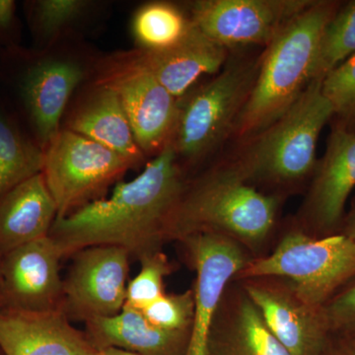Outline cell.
Instances as JSON below:
<instances>
[{"instance_id": "6da1fadb", "label": "cell", "mask_w": 355, "mask_h": 355, "mask_svg": "<svg viewBox=\"0 0 355 355\" xmlns=\"http://www.w3.org/2000/svg\"><path fill=\"white\" fill-rule=\"evenodd\" d=\"M188 180L171 142L132 181L121 182L99 198L57 218L51 239L64 258L88 247L118 246L141 260L162 251L170 221Z\"/></svg>"}, {"instance_id": "7a4b0ae2", "label": "cell", "mask_w": 355, "mask_h": 355, "mask_svg": "<svg viewBox=\"0 0 355 355\" xmlns=\"http://www.w3.org/2000/svg\"><path fill=\"white\" fill-rule=\"evenodd\" d=\"M284 198L261 191L247 181L234 161L189 182L170 221L168 242L216 233L239 243L253 259L277 242Z\"/></svg>"}, {"instance_id": "3957f363", "label": "cell", "mask_w": 355, "mask_h": 355, "mask_svg": "<svg viewBox=\"0 0 355 355\" xmlns=\"http://www.w3.org/2000/svg\"><path fill=\"white\" fill-rule=\"evenodd\" d=\"M340 6L312 1L266 46L253 87L236 121V137L251 139L297 101L312 83L322 33Z\"/></svg>"}, {"instance_id": "277c9868", "label": "cell", "mask_w": 355, "mask_h": 355, "mask_svg": "<svg viewBox=\"0 0 355 355\" xmlns=\"http://www.w3.org/2000/svg\"><path fill=\"white\" fill-rule=\"evenodd\" d=\"M322 83L312 81L286 113L250 139L234 161L250 184L284 198V191L311 181L317 166L318 140L335 116Z\"/></svg>"}, {"instance_id": "5b68a950", "label": "cell", "mask_w": 355, "mask_h": 355, "mask_svg": "<svg viewBox=\"0 0 355 355\" xmlns=\"http://www.w3.org/2000/svg\"><path fill=\"white\" fill-rule=\"evenodd\" d=\"M80 60L21 46L0 51L2 97L30 135L46 149L62 128L70 99L92 73Z\"/></svg>"}, {"instance_id": "8992f818", "label": "cell", "mask_w": 355, "mask_h": 355, "mask_svg": "<svg viewBox=\"0 0 355 355\" xmlns=\"http://www.w3.org/2000/svg\"><path fill=\"white\" fill-rule=\"evenodd\" d=\"M259 277L288 279L303 300L323 307L355 277V240L342 233L312 237L291 224L268 254L252 259L234 279Z\"/></svg>"}, {"instance_id": "52a82bcc", "label": "cell", "mask_w": 355, "mask_h": 355, "mask_svg": "<svg viewBox=\"0 0 355 355\" xmlns=\"http://www.w3.org/2000/svg\"><path fill=\"white\" fill-rule=\"evenodd\" d=\"M258 62L227 60L209 83L180 100L171 144L188 164L207 157L234 130L258 73Z\"/></svg>"}, {"instance_id": "ba28073f", "label": "cell", "mask_w": 355, "mask_h": 355, "mask_svg": "<svg viewBox=\"0 0 355 355\" xmlns=\"http://www.w3.org/2000/svg\"><path fill=\"white\" fill-rule=\"evenodd\" d=\"M133 165L111 149L60 128L44 149L43 175L58 207V218L101 198Z\"/></svg>"}, {"instance_id": "9c48e42d", "label": "cell", "mask_w": 355, "mask_h": 355, "mask_svg": "<svg viewBox=\"0 0 355 355\" xmlns=\"http://www.w3.org/2000/svg\"><path fill=\"white\" fill-rule=\"evenodd\" d=\"M92 81L118 95L146 157L157 155L171 141L180 100L140 64L133 51H120L98 62Z\"/></svg>"}, {"instance_id": "30bf717a", "label": "cell", "mask_w": 355, "mask_h": 355, "mask_svg": "<svg viewBox=\"0 0 355 355\" xmlns=\"http://www.w3.org/2000/svg\"><path fill=\"white\" fill-rule=\"evenodd\" d=\"M355 188V132L338 121L329 135L326 153L313 174L294 227L312 237L338 234L345 205Z\"/></svg>"}, {"instance_id": "8fae6325", "label": "cell", "mask_w": 355, "mask_h": 355, "mask_svg": "<svg viewBox=\"0 0 355 355\" xmlns=\"http://www.w3.org/2000/svg\"><path fill=\"white\" fill-rule=\"evenodd\" d=\"M64 280L62 312L87 323L119 314L125 304L130 252L118 246H94L74 254Z\"/></svg>"}, {"instance_id": "7c38bea8", "label": "cell", "mask_w": 355, "mask_h": 355, "mask_svg": "<svg viewBox=\"0 0 355 355\" xmlns=\"http://www.w3.org/2000/svg\"><path fill=\"white\" fill-rule=\"evenodd\" d=\"M193 282L196 310L186 355H207L214 315L228 284L253 259L239 243L216 233H197L180 240Z\"/></svg>"}, {"instance_id": "4fadbf2b", "label": "cell", "mask_w": 355, "mask_h": 355, "mask_svg": "<svg viewBox=\"0 0 355 355\" xmlns=\"http://www.w3.org/2000/svg\"><path fill=\"white\" fill-rule=\"evenodd\" d=\"M309 0H200L191 6L190 20L224 48L268 46Z\"/></svg>"}, {"instance_id": "5bb4252c", "label": "cell", "mask_w": 355, "mask_h": 355, "mask_svg": "<svg viewBox=\"0 0 355 355\" xmlns=\"http://www.w3.org/2000/svg\"><path fill=\"white\" fill-rule=\"evenodd\" d=\"M239 282L268 328L289 354H324L331 334L323 307L303 300L284 277H251Z\"/></svg>"}, {"instance_id": "9a60e30c", "label": "cell", "mask_w": 355, "mask_h": 355, "mask_svg": "<svg viewBox=\"0 0 355 355\" xmlns=\"http://www.w3.org/2000/svg\"><path fill=\"white\" fill-rule=\"evenodd\" d=\"M64 258L50 235L1 257L0 309L44 313L62 311Z\"/></svg>"}, {"instance_id": "2e32d148", "label": "cell", "mask_w": 355, "mask_h": 355, "mask_svg": "<svg viewBox=\"0 0 355 355\" xmlns=\"http://www.w3.org/2000/svg\"><path fill=\"white\" fill-rule=\"evenodd\" d=\"M0 349L4 355H96L85 333L62 311L30 313L0 309Z\"/></svg>"}, {"instance_id": "e0dca14e", "label": "cell", "mask_w": 355, "mask_h": 355, "mask_svg": "<svg viewBox=\"0 0 355 355\" xmlns=\"http://www.w3.org/2000/svg\"><path fill=\"white\" fill-rule=\"evenodd\" d=\"M207 355H291L266 326L239 280L226 287L214 315Z\"/></svg>"}, {"instance_id": "ac0fdd59", "label": "cell", "mask_w": 355, "mask_h": 355, "mask_svg": "<svg viewBox=\"0 0 355 355\" xmlns=\"http://www.w3.org/2000/svg\"><path fill=\"white\" fill-rule=\"evenodd\" d=\"M140 64L181 100L203 76L217 74L228 60L227 49L212 41L191 21L183 38L164 50H132Z\"/></svg>"}, {"instance_id": "d6986e66", "label": "cell", "mask_w": 355, "mask_h": 355, "mask_svg": "<svg viewBox=\"0 0 355 355\" xmlns=\"http://www.w3.org/2000/svg\"><path fill=\"white\" fill-rule=\"evenodd\" d=\"M64 114L62 128L78 133L111 149L137 167L146 155L137 146L118 95L103 84L90 83Z\"/></svg>"}, {"instance_id": "ffe728a7", "label": "cell", "mask_w": 355, "mask_h": 355, "mask_svg": "<svg viewBox=\"0 0 355 355\" xmlns=\"http://www.w3.org/2000/svg\"><path fill=\"white\" fill-rule=\"evenodd\" d=\"M58 207L43 173L0 196V254L50 235Z\"/></svg>"}, {"instance_id": "44dd1931", "label": "cell", "mask_w": 355, "mask_h": 355, "mask_svg": "<svg viewBox=\"0 0 355 355\" xmlns=\"http://www.w3.org/2000/svg\"><path fill=\"white\" fill-rule=\"evenodd\" d=\"M98 350L120 349L139 355H186L190 331H169L151 324L141 311L123 306L119 314L85 323Z\"/></svg>"}, {"instance_id": "7402d4cb", "label": "cell", "mask_w": 355, "mask_h": 355, "mask_svg": "<svg viewBox=\"0 0 355 355\" xmlns=\"http://www.w3.org/2000/svg\"><path fill=\"white\" fill-rule=\"evenodd\" d=\"M44 164V149L0 95V196L43 172Z\"/></svg>"}, {"instance_id": "603a6c76", "label": "cell", "mask_w": 355, "mask_h": 355, "mask_svg": "<svg viewBox=\"0 0 355 355\" xmlns=\"http://www.w3.org/2000/svg\"><path fill=\"white\" fill-rule=\"evenodd\" d=\"M26 17L36 50L53 49L62 36L94 10L88 0H33L24 3Z\"/></svg>"}, {"instance_id": "cb8c5ba5", "label": "cell", "mask_w": 355, "mask_h": 355, "mask_svg": "<svg viewBox=\"0 0 355 355\" xmlns=\"http://www.w3.org/2000/svg\"><path fill=\"white\" fill-rule=\"evenodd\" d=\"M190 18L174 4L149 2L132 18L133 38L141 50L159 51L177 44L188 31Z\"/></svg>"}, {"instance_id": "d4e9b609", "label": "cell", "mask_w": 355, "mask_h": 355, "mask_svg": "<svg viewBox=\"0 0 355 355\" xmlns=\"http://www.w3.org/2000/svg\"><path fill=\"white\" fill-rule=\"evenodd\" d=\"M354 55L355 0L340 6L324 27L318 46L312 81H323L331 71Z\"/></svg>"}, {"instance_id": "484cf974", "label": "cell", "mask_w": 355, "mask_h": 355, "mask_svg": "<svg viewBox=\"0 0 355 355\" xmlns=\"http://www.w3.org/2000/svg\"><path fill=\"white\" fill-rule=\"evenodd\" d=\"M139 261L141 268L128 282L125 305L142 310L166 293L164 282L173 272V263L163 251L148 254Z\"/></svg>"}, {"instance_id": "4316f807", "label": "cell", "mask_w": 355, "mask_h": 355, "mask_svg": "<svg viewBox=\"0 0 355 355\" xmlns=\"http://www.w3.org/2000/svg\"><path fill=\"white\" fill-rule=\"evenodd\" d=\"M195 310V291L191 287L182 293H165L140 311L151 324L162 330L189 331Z\"/></svg>"}, {"instance_id": "83f0119b", "label": "cell", "mask_w": 355, "mask_h": 355, "mask_svg": "<svg viewBox=\"0 0 355 355\" xmlns=\"http://www.w3.org/2000/svg\"><path fill=\"white\" fill-rule=\"evenodd\" d=\"M322 91L335 116L349 125L355 121V55L324 77Z\"/></svg>"}, {"instance_id": "f1b7e54d", "label": "cell", "mask_w": 355, "mask_h": 355, "mask_svg": "<svg viewBox=\"0 0 355 355\" xmlns=\"http://www.w3.org/2000/svg\"><path fill=\"white\" fill-rule=\"evenodd\" d=\"M331 335L355 343V277L323 306Z\"/></svg>"}, {"instance_id": "f546056e", "label": "cell", "mask_w": 355, "mask_h": 355, "mask_svg": "<svg viewBox=\"0 0 355 355\" xmlns=\"http://www.w3.org/2000/svg\"><path fill=\"white\" fill-rule=\"evenodd\" d=\"M20 31L17 3L14 0H0V51L20 46Z\"/></svg>"}, {"instance_id": "4dcf8cb0", "label": "cell", "mask_w": 355, "mask_h": 355, "mask_svg": "<svg viewBox=\"0 0 355 355\" xmlns=\"http://www.w3.org/2000/svg\"><path fill=\"white\" fill-rule=\"evenodd\" d=\"M323 355H355V343L331 335Z\"/></svg>"}, {"instance_id": "1f68e13d", "label": "cell", "mask_w": 355, "mask_h": 355, "mask_svg": "<svg viewBox=\"0 0 355 355\" xmlns=\"http://www.w3.org/2000/svg\"><path fill=\"white\" fill-rule=\"evenodd\" d=\"M340 233L355 240V205L349 214H345Z\"/></svg>"}, {"instance_id": "d6a6232c", "label": "cell", "mask_w": 355, "mask_h": 355, "mask_svg": "<svg viewBox=\"0 0 355 355\" xmlns=\"http://www.w3.org/2000/svg\"><path fill=\"white\" fill-rule=\"evenodd\" d=\"M96 355H139L133 354V352H127L120 349H114V347H109V349H104L98 350Z\"/></svg>"}, {"instance_id": "836d02e7", "label": "cell", "mask_w": 355, "mask_h": 355, "mask_svg": "<svg viewBox=\"0 0 355 355\" xmlns=\"http://www.w3.org/2000/svg\"><path fill=\"white\" fill-rule=\"evenodd\" d=\"M0 266H1V254H0ZM0 286H1V272H0Z\"/></svg>"}, {"instance_id": "e575fe53", "label": "cell", "mask_w": 355, "mask_h": 355, "mask_svg": "<svg viewBox=\"0 0 355 355\" xmlns=\"http://www.w3.org/2000/svg\"><path fill=\"white\" fill-rule=\"evenodd\" d=\"M0 355H4L3 352H1V349H0Z\"/></svg>"}]
</instances>
